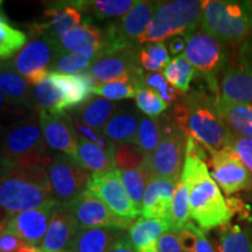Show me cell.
<instances>
[{"label": "cell", "mask_w": 252, "mask_h": 252, "mask_svg": "<svg viewBox=\"0 0 252 252\" xmlns=\"http://www.w3.org/2000/svg\"><path fill=\"white\" fill-rule=\"evenodd\" d=\"M139 64V50H137V47L104 49L87 72L97 86L138 70L140 69Z\"/></svg>", "instance_id": "obj_15"}, {"label": "cell", "mask_w": 252, "mask_h": 252, "mask_svg": "<svg viewBox=\"0 0 252 252\" xmlns=\"http://www.w3.org/2000/svg\"><path fill=\"white\" fill-rule=\"evenodd\" d=\"M39 122L43 138L49 149L64 153L75 160L78 137L75 131L72 117L67 112L53 115L45 110H40Z\"/></svg>", "instance_id": "obj_17"}, {"label": "cell", "mask_w": 252, "mask_h": 252, "mask_svg": "<svg viewBox=\"0 0 252 252\" xmlns=\"http://www.w3.org/2000/svg\"><path fill=\"white\" fill-rule=\"evenodd\" d=\"M217 252H252V238L237 224L220 226Z\"/></svg>", "instance_id": "obj_35"}, {"label": "cell", "mask_w": 252, "mask_h": 252, "mask_svg": "<svg viewBox=\"0 0 252 252\" xmlns=\"http://www.w3.org/2000/svg\"><path fill=\"white\" fill-rule=\"evenodd\" d=\"M33 102L39 109L53 115L70 109L64 94L48 77L33 87Z\"/></svg>", "instance_id": "obj_33"}, {"label": "cell", "mask_w": 252, "mask_h": 252, "mask_svg": "<svg viewBox=\"0 0 252 252\" xmlns=\"http://www.w3.org/2000/svg\"><path fill=\"white\" fill-rule=\"evenodd\" d=\"M139 61L145 70L149 72L163 71L169 62L168 48L163 42H151L143 46L139 50Z\"/></svg>", "instance_id": "obj_39"}, {"label": "cell", "mask_w": 252, "mask_h": 252, "mask_svg": "<svg viewBox=\"0 0 252 252\" xmlns=\"http://www.w3.org/2000/svg\"><path fill=\"white\" fill-rule=\"evenodd\" d=\"M119 109L118 104L102 97H94L84 103L72 116V119L82 123L94 130L102 131L104 125L110 121Z\"/></svg>", "instance_id": "obj_28"}, {"label": "cell", "mask_w": 252, "mask_h": 252, "mask_svg": "<svg viewBox=\"0 0 252 252\" xmlns=\"http://www.w3.org/2000/svg\"><path fill=\"white\" fill-rule=\"evenodd\" d=\"M75 161L93 174H102L116 169L113 153H110L97 145L80 138H78Z\"/></svg>", "instance_id": "obj_29"}, {"label": "cell", "mask_w": 252, "mask_h": 252, "mask_svg": "<svg viewBox=\"0 0 252 252\" xmlns=\"http://www.w3.org/2000/svg\"><path fill=\"white\" fill-rule=\"evenodd\" d=\"M72 122H74L75 131H76L77 137L80 138V139H84L89 141V143L97 145L100 149L108 151L110 153H115L116 145L113 144L111 140H109L102 132L94 130V128L91 127H88V126L82 124L80 122L75 121V119H72Z\"/></svg>", "instance_id": "obj_47"}, {"label": "cell", "mask_w": 252, "mask_h": 252, "mask_svg": "<svg viewBox=\"0 0 252 252\" xmlns=\"http://www.w3.org/2000/svg\"><path fill=\"white\" fill-rule=\"evenodd\" d=\"M212 153L213 179L226 195H232L252 186V174L228 147Z\"/></svg>", "instance_id": "obj_14"}, {"label": "cell", "mask_w": 252, "mask_h": 252, "mask_svg": "<svg viewBox=\"0 0 252 252\" xmlns=\"http://www.w3.org/2000/svg\"><path fill=\"white\" fill-rule=\"evenodd\" d=\"M19 108L20 106L12 102L8 97H6L0 91V118L8 117L11 115H17V113H19Z\"/></svg>", "instance_id": "obj_50"}, {"label": "cell", "mask_w": 252, "mask_h": 252, "mask_svg": "<svg viewBox=\"0 0 252 252\" xmlns=\"http://www.w3.org/2000/svg\"><path fill=\"white\" fill-rule=\"evenodd\" d=\"M0 252H41L36 247L26 243L0 224Z\"/></svg>", "instance_id": "obj_48"}, {"label": "cell", "mask_w": 252, "mask_h": 252, "mask_svg": "<svg viewBox=\"0 0 252 252\" xmlns=\"http://www.w3.org/2000/svg\"><path fill=\"white\" fill-rule=\"evenodd\" d=\"M184 159V132L179 127L162 130V139L153 153L146 157L144 167L152 179L180 180Z\"/></svg>", "instance_id": "obj_12"}, {"label": "cell", "mask_w": 252, "mask_h": 252, "mask_svg": "<svg viewBox=\"0 0 252 252\" xmlns=\"http://www.w3.org/2000/svg\"><path fill=\"white\" fill-rule=\"evenodd\" d=\"M48 78L62 91L70 109L82 106L87 103L90 99L93 88L96 86L87 71L76 75H65L50 71Z\"/></svg>", "instance_id": "obj_23"}, {"label": "cell", "mask_w": 252, "mask_h": 252, "mask_svg": "<svg viewBox=\"0 0 252 252\" xmlns=\"http://www.w3.org/2000/svg\"><path fill=\"white\" fill-rule=\"evenodd\" d=\"M147 154L140 150L135 143H125L116 145L115 166L119 171H132V169L141 168L146 160Z\"/></svg>", "instance_id": "obj_42"}, {"label": "cell", "mask_w": 252, "mask_h": 252, "mask_svg": "<svg viewBox=\"0 0 252 252\" xmlns=\"http://www.w3.org/2000/svg\"><path fill=\"white\" fill-rule=\"evenodd\" d=\"M123 184L125 186L126 191L130 195L132 202L137 207V209L141 212V204L146 190L147 185L152 180L150 173L143 166L141 168L132 169V171L121 172Z\"/></svg>", "instance_id": "obj_40"}, {"label": "cell", "mask_w": 252, "mask_h": 252, "mask_svg": "<svg viewBox=\"0 0 252 252\" xmlns=\"http://www.w3.org/2000/svg\"><path fill=\"white\" fill-rule=\"evenodd\" d=\"M178 236L186 252H215L203 230L193 223H187L178 232Z\"/></svg>", "instance_id": "obj_43"}, {"label": "cell", "mask_w": 252, "mask_h": 252, "mask_svg": "<svg viewBox=\"0 0 252 252\" xmlns=\"http://www.w3.org/2000/svg\"><path fill=\"white\" fill-rule=\"evenodd\" d=\"M0 91L19 106H30L33 102V88L13 69H0Z\"/></svg>", "instance_id": "obj_31"}, {"label": "cell", "mask_w": 252, "mask_h": 252, "mask_svg": "<svg viewBox=\"0 0 252 252\" xmlns=\"http://www.w3.org/2000/svg\"><path fill=\"white\" fill-rule=\"evenodd\" d=\"M87 189L122 219L133 220L140 214L126 191L121 171L117 168L102 174L91 175Z\"/></svg>", "instance_id": "obj_13"}, {"label": "cell", "mask_w": 252, "mask_h": 252, "mask_svg": "<svg viewBox=\"0 0 252 252\" xmlns=\"http://www.w3.org/2000/svg\"><path fill=\"white\" fill-rule=\"evenodd\" d=\"M179 181L174 179H152L150 181L141 204L140 214L144 219L162 220L171 224L173 197Z\"/></svg>", "instance_id": "obj_19"}, {"label": "cell", "mask_w": 252, "mask_h": 252, "mask_svg": "<svg viewBox=\"0 0 252 252\" xmlns=\"http://www.w3.org/2000/svg\"><path fill=\"white\" fill-rule=\"evenodd\" d=\"M217 106L230 130L252 138V104H230L217 96Z\"/></svg>", "instance_id": "obj_30"}, {"label": "cell", "mask_w": 252, "mask_h": 252, "mask_svg": "<svg viewBox=\"0 0 252 252\" xmlns=\"http://www.w3.org/2000/svg\"><path fill=\"white\" fill-rule=\"evenodd\" d=\"M144 87L156 91L165 102H173L176 98L178 91L167 82L162 72H147L144 74Z\"/></svg>", "instance_id": "obj_46"}, {"label": "cell", "mask_w": 252, "mask_h": 252, "mask_svg": "<svg viewBox=\"0 0 252 252\" xmlns=\"http://www.w3.org/2000/svg\"><path fill=\"white\" fill-rule=\"evenodd\" d=\"M186 49V40L184 36H173L168 41V52L172 55H181V53L184 54Z\"/></svg>", "instance_id": "obj_51"}, {"label": "cell", "mask_w": 252, "mask_h": 252, "mask_svg": "<svg viewBox=\"0 0 252 252\" xmlns=\"http://www.w3.org/2000/svg\"><path fill=\"white\" fill-rule=\"evenodd\" d=\"M189 185L181 180L179 181L175 189L174 197L172 203V217H171V231L179 232L188 223L190 219L189 214Z\"/></svg>", "instance_id": "obj_41"}, {"label": "cell", "mask_w": 252, "mask_h": 252, "mask_svg": "<svg viewBox=\"0 0 252 252\" xmlns=\"http://www.w3.org/2000/svg\"><path fill=\"white\" fill-rule=\"evenodd\" d=\"M27 42V35L8 23L7 18L0 13V58L8 59L23 49Z\"/></svg>", "instance_id": "obj_37"}, {"label": "cell", "mask_w": 252, "mask_h": 252, "mask_svg": "<svg viewBox=\"0 0 252 252\" xmlns=\"http://www.w3.org/2000/svg\"><path fill=\"white\" fill-rule=\"evenodd\" d=\"M200 28L224 45L243 40L252 31V1L206 0Z\"/></svg>", "instance_id": "obj_5"}, {"label": "cell", "mask_w": 252, "mask_h": 252, "mask_svg": "<svg viewBox=\"0 0 252 252\" xmlns=\"http://www.w3.org/2000/svg\"><path fill=\"white\" fill-rule=\"evenodd\" d=\"M203 1L174 0L161 2L138 45L162 42L173 36H185L200 28Z\"/></svg>", "instance_id": "obj_6"}, {"label": "cell", "mask_w": 252, "mask_h": 252, "mask_svg": "<svg viewBox=\"0 0 252 252\" xmlns=\"http://www.w3.org/2000/svg\"><path fill=\"white\" fill-rule=\"evenodd\" d=\"M77 229L64 206H60L52 217L45 237L37 248L41 252H65L70 248Z\"/></svg>", "instance_id": "obj_21"}, {"label": "cell", "mask_w": 252, "mask_h": 252, "mask_svg": "<svg viewBox=\"0 0 252 252\" xmlns=\"http://www.w3.org/2000/svg\"><path fill=\"white\" fill-rule=\"evenodd\" d=\"M52 196L47 168L0 163V215L4 220L17 214L39 208Z\"/></svg>", "instance_id": "obj_2"}, {"label": "cell", "mask_w": 252, "mask_h": 252, "mask_svg": "<svg viewBox=\"0 0 252 252\" xmlns=\"http://www.w3.org/2000/svg\"><path fill=\"white\" fill-rule=\"evenodd\" d=\"M52 196L59 204L65 206L87 190L90 172L65 154H55L47 167Z\"/></svg>", "instance_id": "obj_10"}, {"label": "cell", "mask_w": 252, "mask_h": 252, "mask_svg": "<svg viewBox=\"0 0 252 252\" xmlns=\"http://www.w3.org/2000/svg\"><path fill=\"white\" fill-rule=\"evenodd\" d=\"M186 49L184 55L193 67L204 75L212 90L219 93L217 75L228 62V49L224 43L201 30L185 35Z\"/></svg>", "instance_id": "obj_7"}, {"label": "cell", "mask_w": 252, "mask_h": 252, "mask_svg": "<svg viewBox=\"0 0 252 252\" xmlns=\"http://www.w3.org/2000/svg\"><path fill=\"white\" fill-rule=\"evenodd\" d=\"M46 23L34 25L33 33H43L56 41L81 25L82 13L75 1L54 2L45 12Z\"/></svg>", "instance_id": "obj_20"}, {"label": "cell", "mask_w": 252, "mask_h": 252, "mask_svg": "<svg viewBox=\"0 0 252 252\" xmlns=\"http://www.w3.org/2000/svg\"><path fill=\"white\" fill-rule=\"evenodd\" d=\"M2 5V1H1V0H0V6H1Z\"/></svg>", "instance_id": "obj_53"}, {"label": "cell", "mask_w": 252, "mask_h": 252, "mask_svg": "<svg viewBox=\"0 0 252 252\" xmlns=\"http://www.w3.org/2000/svg\"><path fill=\"white\" fill-rule=\"evenodd\" d=\"M196 71V69L189 63L186 56L181 54L172 59L169 64L163 69L162 75L179 94H186L190 88V82Z\"/></svg>", "instance_id": "obj_36"}, {"label": "cell", "mask_w": 252, "mask_h": 252, "mask_svg": "<svg viewBox=\"0 0 252 252\" xmlns=\"http://www.w3.org/2000/svg\"><path fill=\"white\" fill-rule=\"evenodd\" d=\"M140 118V113L135 109L122 106L113 113L100 132L115 145L135 143Z\"/></svg>", "instance_id": "obj_22"}, {"label": "cell", "mask_w": 252, "mask_h": 252, "mask_svg": "<svg viewBox=\"0 0 252 252\" xmlns=\"http://www.w3.org/2000/svg\"><path fill=\"white\" fill-rule=\"evenodd\" d=\"M59 206L56 201L50 200L35 209L17 214L9 217L5 228L26 243L39 248Z\"/></svg>", "instance_id": "obj_16"}, {"label": "cell", "mask_w": 252, "mask_h": 252, "mask_svg": "<svg viewBox=\"0 0 252 252\" xmlns=\"http://www.w3.org/2000/svg\"><path fill=\"white\" fill-rule=\"evenodd\" d=\"M64 207L74 220L77 231L91 228L126 230L130 229L132 225V220L122 219L113 214L96 195L88 189Z\"/></svg>", "instance_id": "obj_11"}, {"label": "cell", "mask_w": 252, "mask_h": 252, "mask_svg": "<svg viewBox=\"0 0 252 252\" xmlns=\"http://www.w3.org/2000/svg\"><path fill=\"white\" fill-rule=\"evenodd\" d=\"M178 127L206 146L208 151H220L225 147L228 126L217 106V97L213 98L204 91L188 94L175 109Z\"/></svg>", "instance_id": "obj_4"}, {"label": "cell", "mask_w": 252, "mask_h": 252, "mask_svg": "<svg viewBox=\"0 0 252 252\" xmlns=\"http://www.w3.org/2000/svg\"><path fill=\"white\" fill-rule=\"evenodd\" d=\"M161 139L162 128L159 119L141 116L135 137V144L140 147V150L150 156L157 150Z\"/></svg>", "instance_id": "obj_38"}, {"label": "cell", "mask_w": 252, "mask_h": 252, "mask_svg": "<svg viewBox=\"0 0 252 252\" xmlns=\"http://www.w3.org/2000/svg\"><path fill=\"white\" fill-rule=\"evenodd\" d=\"M54 157L43 138L39 116L32 113L6 127L0 126V163L47 168Z\"/></svg>", "instance_id": "obj_3"}, {"label": "cell", "mask_w": 252, "mask_h": 252, "mask_svg": "<svg viewBox=\"0 0 252 252\" xmlns=\"http://www.w3.org/2000/svg\"><path fill=\"white\" fill-rule=\"evenodd\" d=\"M135 104L141 112L147 117L158 118L165 110L168 108V104L161 98L159 94L149 88L143 87L138 90L135 96Z\"/></svg>", "instance_id": "obj_44"}, {"label": "cell", "mask_w": 252, "mask_h": 252, "mask_svg": "<svg viewBox=\"0 0 252 252\" xmlns=\"http://www.w3.org/2000/svg\"><path fill=\"white\" fill-rule=\"evenodd\" d=\"M160 5V1H137L127 14L103 31L105 49L137 47Z\"/></svg>", "instance_id": "obj_9"}, {"label": "cell", "mask_w": 252, "mask_h": 252, "mask_svg": "<svg viewBox=\"0 0 252 252\" xmlns=\"http://www.w3.org/2000/svg\"><path fill=\"white\" fill-rule=\"evenodd\" d=\"M75 2L80 11L97 19L123 18L137 4L133 0H91Z\"/></svg>", "instance_id": "obj_34"}, {"label": "cell", "mask_w": 252, "mask_h": 252, "mask_svg": "<svg viewBox=\"0 0 252 252\" xmlns=\"http://www.w3.org/2000/svg\"><path fill=\"white\" fill-rule=\"evenodd\" d=\"M143 87L144 71L138 69L116 80L97 84L93 88L91 93L112 102V100L135 98L138 90Z\"/></svg>", "instance_id": "obj_27"}, {"label": "cell", "mask_w": 252, "mask_h": 252, "mask_svg": "<svg viewBox=\"0 0 252 252\" xmlns=\"http://www.w3.org/2000/svg\"><path fill=\"white\" fill-rule=\"evenodd\" d=\"M225 147L231 150L238 157V159L252 174V138L236 133L229 128Z\"/></svg>", "instance_id": "obj_45"}, {"label": "cell", "mask_w": 252, "mask_h": 252, "mask_svg": "<svg viewBox=\"0 0 252 252\" xmlns=\"http://www.w3.org/2000/svg\"><path fill=\"white\" fill-rule=\"evenodd\" d=\"M104 32L89 23L81 24L74 30L69 31L58 41L59 55L75 52L81 47L103 41Z\"/></svg>", "instance_id": "obj_32"}, {"label": "cell", "mask_w": 252, "mask_h": 252, "mask_svg": "<svg viewBox=\"0 0 252 252\" xmlns=\"http://www.w3.org/2000/svg\"><path fill=\"white\" fill-rule=\"evenodd\" d=\"M124 230L115 228H91L77 231L65 252H108L112 245L124 237Z\"/></svg>", "instance_id": "obj_24"}, {"label": "cell", "mask_w": 252, "mask_h": 252, "mask_svg": "<svg viewBox=\"0 0 252 252\" xmlns=\"http://www.w3.org/2000/svg\"><path fill=\"white\" fill-rule=\"evenodd\" d=\"M171 230V224L166 220L143 217L130 226L128 238L137 252H158V241Z\"/></svg>", "instance_id": "obj_25"}, {"label": "cell", "mask_w": 252, "mask_h": 252, "mask_svg": "<svg viewBox=\"0 0 252 252\" xmlns=\"http://www.w3.org/2000/svg\"><path fill=\"white\" fill-rule=\"evenodd\" d=\"M108 252H137L134 250L133 245H132L130 238H127L126 236L119 239L117 243L112 245V248L110 249Z\"/></svg>", "instance_id": "obj_52"}, {"label": "cell", "mask_w": 252, "mask_h": 252, "mask_svg": "<svg viewBox=\"0 0 252 252\" xmlns=\"http://www.w3.org/2000/svg\"><path fill=\"white\" fill-rule=\"evenodd\" d=\"M35 34L11 62L7 63L15 72L25 77L32 87L46 80L53 63L59 56L58 41L43 33Z\"/></svg>", "instance_id": "obj_8"}, {"label": "cell", "mask_w": 252, "mask_h": 252, "mask_svg": "<svg viewBox=\"0 0 252 252\" xmlns=\"http://www.w3.org/2000/svg\"><path fill=\"white\" fill-rule=\"evenodd\" d=\"M105 49L104 41L97 43H91L81 47L75 52L68 53L64 55H59L53 63L50 71L60 72L65 75H76L89 69L94 60L98 58L100 53Z\"/></svg>", "instance_id": "obj_26"}, {"label": "cell", "mask_w": 252, "mask_h": 252, "mask_svg": "<svg viewBox=\"0 0 252 252\" xmlns=\"http://www.w3.org/2000/svg\"><path fill=\"white\" fill-rule=\"evenodd\" d=\"M220 99L230 104H252V62L239 60L229 65L220 87Z\"/></svg>", "instance_id": "obj_18"}, {"label": "cell", "mask_w": 252, "mask_h": 252, "mask_svg": "<svg viewBox=\"0 0 252 252\" xmlns=\"http://www.w3.org/2000/svg\"><path fill=\"white\" fill-rule=\"evenodd\" d=\"M158 252H186L179 239L178 232L168 231L158 241Z\"/></svg>", "instance_id": "obj_49"}, {"label": "cell", "mask_w": 252, "mask_h": 252, "mask_svg": "<svg viewBox=\"0 0 252 252\" xmlns=\"http://www.w3.org/2000/svg\"><path fill=\"white\" fill-rule=\"evenodd\" d=\"M180 179L189 185V214L200 229L207 231L230 223L231 210L203 160L186 156Z\"/></svg>", "instance_id": "obj_1"}]
</instances>
